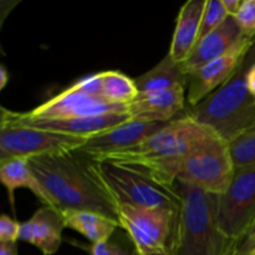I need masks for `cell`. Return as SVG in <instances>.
<instances>
[{
  "label": "cell",
  "mask_w": 255,
  "mask_h": 255,
  "mask_svg": "<svg viewBox=\"0 0 255 255\" xmlns=\"http://www.w3.org/2000/svg\"><path fill=\"white\" fill-rule=\"evenodd\" d=\"M213 133L212 129L184 115L168 122L137 146L107 154L95 161L129 167L162 186L176 187L179 161Z\"/></svg>",
  "instance_id": "2"
},
{
  "label": "cell",
  "mask_w": 255,
  "mask_h": 255,
  "mask_svg": "<svg viewBox=\"0 0 255 255\" xmlns=\"http://www.w3.org/2000/svg\"><path fill=\"white\" fill-rule=\"evenodd\" d=\"M90 253L91 255H128L121 247L110 241L92 244Z\"/></svg>",
  "instance_id": "27"
},
{
  "label": "cell",
  "mask_w": 255,
  "mask_h": 255,
  "mask_svg": "<svg viewBox=\"0 0 255 255\" xmlns=\"http://www.w3.org/2000/svg\"><path fill=\"white\" fill-rule=\"evenodd\" d=\"M247 59H248V61L252 62V64L255 62V41H254L253 46H252L251 51H249L248 55H247Z\"/></svg>",
  "instance_id": "34"
},
{
  "label": "cell",
  "mask_w": 255,
  "mask_h": 255,
  "mask_svg": "<svg viewBox=\"0 0 255 255\" xmlns=\"http://www.w3.org/2000/svg\"><path fill=\"white\" fill-rule=\"evenodd\" d=\"M65 228L62 212L54 207L44 206L31 218L20 223L17 241L36 247L44 255H52L60 249Z\"/></svg>",
  "instance_id": "15"
},
{
  "label": "cell",
  "mask_w": 255,
  "mask_h": 255,
  "mask_svg": "<svg viewBox=\"0 0 255 255\" xmlns=\"http://www.w3.org/2000/svg\"><path fill=\"white\" fill-rule=\"evenodd\" d=\"M0 184L6 188L11 206H14L15 189L26 188L31 191L44 203V206L56 208L50 194L45 191L41 183L37 181L32 169L30 168L27 159L20 158L4 162L0 167Z\"/></svg>",
  "instance_id": "18"
},
{
  "label": "cell",
  "mask_w": 255,
  "mask_h": 255,
  "mask_svg": "<svg viewBox=\"0 0 255 255\" xmlns=\"http://www.w3.org/2000/svg\"><path fill=\"white\" fill-rule=\"evenodd\" d=\"M234 172L229 144L213 133L179 161L176 183L183 182L221 196L231 184Z\"/></svg>",
  "instance_id": "6"
},
{
  "label": "cell",
  "mask_w": 255,
  "mask_h": 255,
  "mask_svg": "<svg viewBox=\"0 0 255 255\" xmlns=\"http://www.w3.org/2000/svg\"><path fill=\"white\" fill-rule=\"evenodd\" d=\"M253 255H255V252H254V254H253Z\"/></svg>",
  "instance_id": "37"
},
{
  "label": "cell",
  "mask_w": 255,
  "mask_h": 255,
  "mask_svg": "<svg viewBox=\"0 0 255 255\" xmlns=\"http://www.w3.org/2000/svg\"><path fill=\"white\" fill-rule=\"evenodd\" d=\"M129 120L131 119L127 112H115V114H104L67 120H30L25 119L21 112H17L16 119L12 121V124L54 132V133L89 138V137L125 124Z\"/></svg>",
  "instance_id": "13"
},
{
  "label": "cell",
  "mask_w": 255,
  "mask_h": 255,
  "mask_svg": "<svg viewBox=\"0 0 255 255\" xmlns=\"http://www.w3.org/2000/svg\"><path fill=\"white\" fill-rule=\"evenodd\" d=\"M86 138L54 133L27 126L10 124L0 127V162L41 156L46 153L74 151Z\"/></svg>",
  "instance_id": "9"
},
{
  "label": "cell",
  "mask_w": 255,
  "mask_h": 255,
  "mask_svg": "<svg viewBox=\"0 0 255 255\" xmlns=\"http://www.w3.org/2000/svg\"><path fill=\"white\" fill-rule=\"evenodd\" d=\"M19 226L20 223H17L12 218L4 216V214H0V241L17 242Z\"/></svg>",
  "instance_id": "26"
},
{
  "label": "cell",
  "mask_w": 255,
  "mask_h": 255,
  "mask_svg": "<svg viewBox=\"0 0 255 255\" xmlns=\"http://www.w3.org/2000/svg\"><path fill=\"white\" fill-rule=\"evenodd\" d=\"M255 252V222L236 243L232 255H253Z\"/></svg>",
  "instance_id": "25"
},
{
  "label": "cell",
  "mask_w": 255,
  "mask_h": 255,
  "mask_svg": "<svg viewBox=\"0 0 255 255\" xmlns=\"http://www.w3.org/2000/svg\"><path fill=\"white\" fill-rule=\"evenodd\" d=\"M20 4V0H0V32H1L2 25H4L5 20L9 16L10 12ZM5 51L4 47L1 45V40H0V57L4 56Z\"/></svg>",
  "instance_id": "28"
},
{
  "label": "cell",
  "mask_w": 255,
  "mask_h": 255,
  "mask_svg": "<svg viewBox=\"0 0 255 255\" xmlns=\"http://www.w3.org/2000/svg\"><path fill=\"white\" fill-rule=\"evenodd\" d=\"M255 222V166L239 168L223 194L218 197V224L234 243Z\"/></svg>",
  "instance_id": "8"
},
{
  "label": "cell",
  "mask_w": 255,
  "mask_h": 255,
  "mask_svg": "<svg viewBox=\"0 0 255 255\" xmlns=\"http://www.w3.org/2000/svg\"><path fill=\"white\" fill-rule=\"evenodd\" d=\"M222 1H223V5L229 16H236L242 5V0H222Z\"/></svg>",
  "instance_id": "32"
},
{
  "label": "cell",
  "mask_w": 255,
  "mask_h": 255,
  "mask_svg": "<svg viewBox=\"0 0 255 255\" xmlns=\"http://www.w3.org/2000/svg\"><path fill=\"white\" fill-rule=\"evenodd\" d=\"M247 62H248V66H247L246 71V84L248 87V91L255 97V62H249L248 59L246 57Z\"/></svg>",
  "instance_id": "29"
},
{
  "label": "cell",
  "mask_w": 255,
  "mask_h": 255,
  "mask_svg": "<svg viewBox=\"0 0 255 255\" xmlns=\"http://www.w3.org/2000/svg\"><path fill=\"white\" fill-rule=\"evenodd\" d=\"M181 207L169 255H232L236 243L218 224V197L177 182Z\"/></svg>",
  "instance_id": "3"
},
{
  "label": "cell",
  "mask_w": 255,
  "mask_h": 255,
  "mask_svg": "<svg viewBox=\"0 0 255 255\" xmlns=\"http://www.w3.org/2000/svg\"><path fill=\"white\" fill-rule=\"evenodd\" d=\"M1 164H2V163H1V162H0V167H1Z\"/></svg>",
  "instance_id": "36"
},
{
  "label": "cell",
  "mask_w": 255,
  "mask_h": 255,
  "mask_svg": "<svg viewBox=\"0 0 255 255\" xmlns=\"http://www.w3.org/2000/svg\"><path fill=\"white\" fill-rule=\"evenodd\" d=\"M92 166L117 207L132 206L179 211L181 193L177 186H162L136 169L111 162L92 161Z\"/></svg>",
  "instance_id": "5"
},
{
  "label": "cell",
  "mask_w": 255,
  "mask_h": 255,
  "mask_svg": "<svg viewBox=\"0 0 255 255\" xmlns=\"http://www.w3.org/2000/svg\"><path fill=\"white\" fill-rule=\"evenodd\" d=\"M62 216L66 228L82 234L92 244L109 241L119 228V224L95 212L70 209L62 212Z\"/></svg>",
  "instance_id": "20"
},
{
  "label": "cell",
  "mask_w": 255,
  "mask_h": 255,
  "mask_svg": "<svg viewBox=\"0 0 255 255\" xmlns=\"http://www.w3.org/2000/svg\"><path fill=\"white\" fill-rule=\"evenodd\" d=\"M115 112H127V106L115 105L101 97L91 96L71 85L44 104L29 112H24L22 116L30 120H67Z\"/></svg>",
  "instance_id": "11"
},
{
  "label": "cell",
  "mask_w": 255,
  "mask_h": 255,
  "mask_svg": "<svg viewBox=\"0 0 255 255\" xmlns=\"http://www.w3.org/2000/svg\"><path fill=\"white\" fill-rule=\"evenodd\" d=\"M16 116L17 112L10 111V110L1 107V109H0V127H4L12 124V121L16 119Z\"/></svg>",
  "instance_id": "30"
},
{
  "label": "cell",
  "mask_w": 255,
  "mask_h": 255,
  "mask_svg": "<svg viewBox=\"0 0 255 255\" xmlns=\"http://www.w3.org/2000/svg\"><path fill=\"white\" fill-rule=\"evenodd\" d=\"M7 81H9V74H7L5 66H2V65L0 64V92H1V90H4V87L6 86Z\"/></svg>",
  "instance_id": "33"
},
{
  "label": "cell",
  "mask_w": 255,
  "mask_h": 255,
  "mask_svg": "<svg viewBox=\"0 0 255 255\" xmlns=\"http://www.w3.org/2000/svg\"><path fill=\"white\" fill-rule=\"evenodd\" d=\"M228 16L229 15L227 12L222 0H207L206 6H204L203 10V15H202L198 41L203 39L204 36H207L208 34H211L212 31L218 29L226 21V19Z\"/></svg>",
  "instance_id": "23"
},
{
  "label": "cell",
  "mask_w": 255,
  "mask_h": 255,
  "mask_svg": "<svg viewBox=\"0 0 255 255\" xmlns=\"http://www.w3.org/2000/svg\"><path fill=\"white\" fill-rule=\"evenodd\" d=\"M131 255H167V254H142V253H139V252L133 251Z\"/></svg>",
  "instance_id": "35"
},
{
  "label": "cell",
  "mask_w": 255,
  "mask_h": 255,
  "mask_svg": "<svg viewBox=\"0 0 255 255\" xmlns=\"http://www.w3.org/2000/svg\"><path fill=\"white\" fill-rule=\"evenodd\" d=\"M167 124L129 120L114 128L89 137L86 138L85 143L80 148H77V151L86 154L90 159L95 161V159L107 156V154L116 153V152L125 151V149L137 146L147 137L159 131Z\"/></svg>",
  "instance_id": "12"
},
{
  "label": "cell",
  "mask_w": 255,
  "mask_h": 255,
  "mask_svg": "<svg viewBox=\"0 0 255 255\" xmlns=\"http://www.w3.org/2000/svg\"><path fill=\"white\" fill-rule=\"evenodd\" d=\"M234 168H247L255 166V127L244 132L242 136L229 143Z\"/></svg>",
  "instance_id": "22"
},
{
  "label": "cell",
  "mask_w": 255,
  "mask_h": 255,
  "mask_svg": "<svg viewBox=\"0 0 255 255\" xmlns=\"http://www.w3.org/2000/svg\"><path fill=\"white\" fill-rule=\"evenodd\" d=\"M120 228L125 229L142 254L171 253L178 212L167 208L119 206Z\"/></svg>",
  "instance_id": "7"
},
{
  "label": "cell",
  "mask_w": 255,
  "mask_h": 255,
  "mask_svg": "<svg viewBox=\"0 0 255 255\" xmlns=\"http://www.w3.org/2000/svg\"><path fill=\"white\" fill-rule=\"evenodd\" d=\"M243 36L244 34L237 24L236 19L233 16H228L218 29L199 40L188 59L182 64L184 72L187 75L192 74L207 62L223 55Z\"/></svg>",
  "instance_id": "16"
},
{
  "label": "cell",
  "mask_w": 255,
  "mask_h": 255,
  "mask_svg": "<svg viewBox=\"0 0 255 255\" xmlns=\"http://www.w3.org/2000/svg\"><path fill=\"white\" fill-rule=\"evenodd\" d=\"M101 92L106 101L115 105L127 106L138 96L136 81L120 71H102Z\"/></svg>",
  "instance_id": "21"
},
{
  "label": "cell",
  "mask_w": 255,
  "mask_h": 255,
  "mask_svg": "<svg viewBox=\"0 0 255 255\" xmlns=\"http://www.w3.org/2000/svg\"><path fill=\"white\" fill-rule=\"evenodd\" d=\"M234 19L246 36L255 37V0H243Z\"/></svg>",
  "instance_id": "24"
},
{
  "label": "cell",
  "mask_w": 255,
  "mask_h": 255,
  "mask_svg": "<svg viewBox=\"0 0 255 255\" xmlns=\"http://www.w3.org/2000/svg\"><path fill=\"white\" fill-rule=\"evenodd\" d=\"M0 109H1V106H0Z\"/></svg>",
  "instance_id": "38"
},
{
  "label": "cell",
  "mask_w": 255,
  "mask_h": 255,
  "mask_svg": "<svg viewBox=\"0 0 255 255\" xmlns=\"http://www.w3.org/2000/svg\"><path fill=\"white\" fill-rule=\"evenodd\" d=\"M255 37L244 35L233 47L221 56L207 62L198 70L187 75V99L193 107L213 94L217 89L228 81L243 64L244 59L254 45Z\"/></svg>",
  "instance_id": "10"
},
{
  "label": "cell",
  "mask_w": 255,
  "mask_h": 255,
  "mask_svg": "<svg viewBox=\"0 0 255 255\" xmlns=\"http://www.w3.org/2000/svg\"><path fill=\"white\" fill-rule=\"evenodd\" d=\"M0 255H17L16 242L0 241Z\"/></svg>",
  "instance_id": "31"
},
{
  "label": "cell",
  "mask_w": 255,
  "mask_h": 255,
  "mask_svg": "<svg viewBox=\"0 0 255 255\" xmlns=\"http://www.w3.org/2000/svg\"><path fill=\"white\" fill-rule=\"evenodd\" d=\"M247 66L244 59L228 81L186 114L228 144L255 127V97L246 84Z\"/></svg>",
  "instance_id": "4"
},
{
  "label": "cell",
  "mask_w": 255,
  "mask_h": 255,
  "mask_svg": "<svg viewBox=\"0 0 255 255\" xmlns=\"http://www.w3.org/2000/svg\"><path fill=\"white\" fill-rule=\"evenodd\" d=\"M27 161L59 211L95 212L120 227L119 207L86 154L74 149L41 154Z\"/></svg>",
  "instance_id": "1"
},
{
  "label": "cell",
  "mask_w": 255,
  "mask_h": 255,
  "mask_svg": "<svg viewBox=\"0 0 255 255\" xmlns=\"http://www.w3.org/2000/svg\"><path fill=\"white\" fill-rule=\"evenodd\" d=\"M207 0H189L179 10L168 55L177 64H183L198 42L202 15Z\"/></svg>",
  "instance_id": "17"
},
{
  "label": "cell",
  "mask_w": 255,
  "mask_h": 255,
  "mask_svg": "<svg viewBox=\"0 0 255 255\" xmlns=\"http://www.w3.org/2000/svg\"><path fill=\"white\" fill-rule=\"evenodd\" d=\"M186 105V87H173L162 91L142 92L127 105V114L134 121L167 124L173 120Z\"/></svg>",
  "instance_id": "14"
},
{
  "label": "cell",
  "mask_w": 255,
  "mask_h": 255,
  "mask_svg": "<svg viewBox=\"0 0 255 255\" xmlns=\"http://www.w3.org/2000/svg\"><path fill=\"white\" fill-rule=\"evenodd\" d=\"M134 81L138 89V94L162 91L173 87H186L187 74L184 72L182 64H177L167 54L156 66L137 77Z\"/></svg>",
  "instance_id": "19"
}]
</instances>
